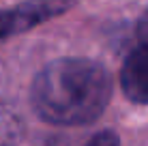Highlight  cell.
Masks as SVG:
<instances>
[{"label":"cell","mask_w":148,"mask_h":146,"mask_svg":"<svg viewBox=\"0 0 148 146\" xmlns=\"http://www.w3.org/2000/svg\"><path fill=\"white\" fill-rule=\"evenodd\" d=\"M37 114L56 125H86L103 114L112 97V77L88 58H58L32 82Z\"/></svg>","instance_id":"obj_1"},{"label":"cell","mask_w":148,"mask_h":146,"mask_svg":"<svg viewBox=\"0 0 148 146\" xmlns=\"http://www.w3.org/2000/svg\"><path fill=\"white\" fill-rule=\"evenodd\" d=\"M60 9H62L60 2L43 0V2L22 4V7L13 9V11L0 13V39L9 37V34H15V32H22V30H26L30 26H34V24L43 22V19L52 17Z\"/></svg>","instance_id":"obj_2"},{"label":"cell","mask_w":148,"mask_h":146,"mask_svg":"<svg viewBox=\"0 0 148 146\" xmlns=\"http://www.w3.org/2000/svg\"><path fill=\"white\" fill-rule=\"evenodd\" d=\"M120 86L127 99L135 103H148V47H137L125 60L120 73Z\"/></svg>","instance_id":"obj_3"},{"label":"cell","mask_w":148,"mask_h":146,"mask_svg":"<svg viewBox=\"0 0 148 146\" xmlns=\"http://www.w3.org/2000/svg\"><path fill=\"white\" fill-rule=\"evenodd\" d=\"M86 146H120V142H118V135L114 131H101L95 138H90V142Z\"/></svg>","instance_id":"obj_4"},{"label":"cell","mask_w":148,"mask_h":146,"mask_svg":"<svg viewBox=\"0 0 148 146\" xmlns=\"http://www.w3.org/2000/svg\"><path fill=\"white\" fill-rule=\"evenodd\" d=\"M137 34H140V41L144 47H148V11L144 13V17L140 19V26H137Z\"/></svg>","instance_id":"obj_5"}]
</instances>
